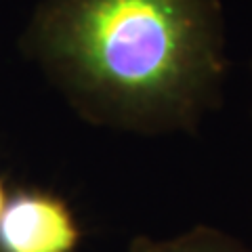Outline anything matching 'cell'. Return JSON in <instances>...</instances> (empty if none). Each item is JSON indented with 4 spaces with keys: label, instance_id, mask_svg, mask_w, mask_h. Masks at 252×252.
I'll return each instance as SVG.
<instances>
[{
    "label": "cell",
    "instance_id": "cell-2",
    "mask_svg": "<svg viewBox=\"0 0 252 252\" xmlns=\"http://www.w3.org/2000/svg\"><path fill=\"white\" fill-rule=\"evenodd\" d=\"M82 227L65 200L46 191L9 195L0 215V252H76Z\"/></svg>",
    "mask_w": 252,
    "mask_h": 252
},
{
    "label": "cell",
    "instance_id": "cell-4",
    "mask_svg": "<svg viewBox=\"0 0 252 252\" xmlns=\"http://www.w3.org/2000/svg\"><path fill=\"white\" fill-rule=\"evenodd\" d=\"M6 200H9V195H6V189H4V181L0 177V215H2V210H4Z\"/></svg>",
    "mask_w": 252,
    "mask_h": 252
},
{
    "label": "cell",
    "instance_id": "cell-1",
    "mask_svg": "<svg viewBox=\"0 0 252 252\" xmlns=\"http://www.w3.org/2000/svg\"><path fill=\"white\" fill-rule=\"evenodd\" d=\"M30 46L84 120L141 135L193 128L227 65L217 0H44Z\"/></svg>",
    "mask_w": 252,
    "mask_h": 252
},
{
    "label": "cell",
    "instance_id": "cell-3",
    "mask_svg": "<svg viewBox=\"0 0 252 252\" xmlns=\"http://www.w3.org/2000/svg\"><path fill=\"white\" fill-rule=\"evenodd\" d=\"M130 252H252L225 231L212 229V227H193L172 238L152 240L137 238L132 242Z\"/></svg>",
    "mask_w": 252,
    "mask_h": 252
}]
</instances>
